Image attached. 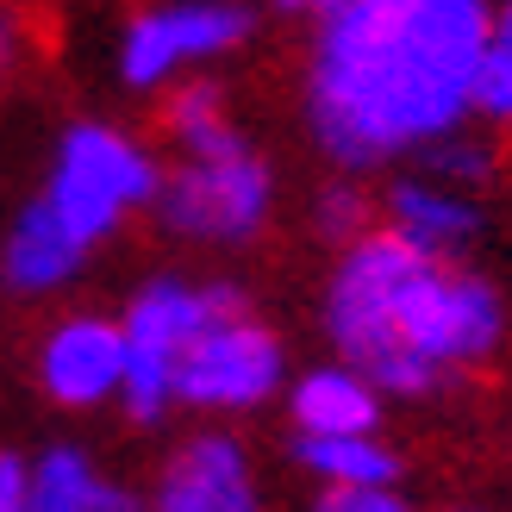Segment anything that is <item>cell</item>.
I'll return each mask as SVG.
<instances>
[{"instance_id": "cell-1", "label": "cell", "mask_w": 512, "mask_h": 512, "mask_svg": "<svg viewBox=\"0 0 512 512\" xmlns=\"http://www.w3.org/2000/svg\"><path fill=\"white\" fill-rule=\"evenodd\" d=\"M494 0H338L313 19L300 125L338 175H388L475 125Z\"/></svg>"}, {"instance_id": "cell-2", "label": "cell", "mask_w": 512, "mask_h": 512, "mask_svg": "<svg viewBox=\"0 0 512 512\" xmlns=\"http://www.w3.org/2000/svg\"><path fill=\"white\" fill-rule=\"evenodd\" d=\"M319 331L331 356L363 369L388 400H438L506 356L512 306L494 275L425 256L375 219L331 256Z\"/></svg>"}, {"instance_id": "cell-3", "label": "cell", "mask_w": 512, "mask_h": 512, "mask_svg": "<svg viewBox=\"0 0 512 512\" xmlns=\"http://www.w3.org/2000/svg\"><path fill=\"white\" fill-rule=\"evenodd\" d=\"M157 138H163V182H157V232L188 250H250L281 213V175L256 144L225 82L182 75L157 94Z\"/></svg>"}, {"instance_id": "cell-4", "label": "cell", "mask_w": 512, "mask_h": 512, "mask_svg": "<svg viewBox=\"0 0 512 512\" xmlns=\"http://www.w3.org/2000/svg\"><path fill=\"white\" fill-rule=\"evenodd\" d=\"M157 182H163V150L138 138L132 125L69 119L50 144L44 182L32 194L82 250H100L157 207Z\"/></svg>"}, {"instance_id": "cell-5", "label": "cell", "mask_w": 512, "mask_h": 512, "mask_svg": "<svg viewBox=\"0 0 512 512\" xmlns=\"http://www.w3.org/2000/svg\"><path fill=\"white\" fill-rule=\"evenodd\" d=\"M288 338L256 313V300L238 288H225L213 306V319L200 325V338L182 356L175 375V413L194 419H250L288 394Z\"/></svg>"}, {"instance_id": "cell-6", "label": "cell", "mask_w": 512, "mask_h": 512, "mask_svg": "<svg viewBox=\"0 0 512 512\" xmlns=\"http://www.w3.org/2000/svg\"><path fill=\"white\" fill-rule=\"evenodd\" d=\"M232 281L225 275H144L132 294H125V388H119V413L138 431H157L175 413V375H182V356L200 338V325L213 319V306L225 300Z\"/></svg>"}, {"instance_id": "cell-7", "label": "cell", "mask_w": 512, "mask_h": 512, "mask_svg": "<svg viewBox=\"0 0 512 512\" xmlns=\"http://www.w3.org/2000/svg\"><path fill=\"white\" fill-rule=\"evenodd\" d=\"M256 38L250 0H150L113 38V75L125 94H163L182 75H207Z\"/></svg>"}, {"instance_id": "cell-8", "label": "cell", "mask_w": 512, "mask_h": 512, "mask_svg": "<svg viewBox=\"0 0 512 512\" xmlns=\"http://www.w3.org/2000/svg\"><path fill=\"white\" fill-rule=\"evenodd\" d=\"M150 512H269L263 469L232 425H200L175 444L144 488Z\"/></svg>"}, {"instance_id": "cell-9", "label": "cell", "mask_w": 512, "mask_h": 512, "mask_svg": "<svg viewBox=\"0 0 512 512\" xmlns=\"http://www.w3.org/2000/svg\"><path fill=\"white\" fill-rule=\"evenodd\" d=\"M32 381L63 413H107L125 388V331L107 313H63L32 344Z\"/></svg>"}, {"instance_id": "cell-10", "label": "cell", "mask_w": 512, "mask_h": 512, "mask_svg": "<svg viewBox=\"0 0 512 512\" xmlns=\"http://www.w3.org/2000/svg\"><path fill=\"white\" fill-rule=\"evenodd\" d=\"M375 219L413 250L444 256V263H469V256L488 244V194L456 188V182H444V175H431L419 163L388 169V182L375 194Z\"/></svg>"}, {"instance_id": "cell-11", "label": "cell", "mask_w": 512, "mask_h": 512, "mask_svg": "<svg viewBox=\"0 0 512 512\" xmlns=\"http://www.w3.org/2000/svg\"><path fill=\"white\" fill-rule=\"evenodd\" d=\"M88 263H94V250L75 244L63 225L44 213L38 194H25L13 207L7 232H0V288H7V294L50 300V294L75 288V281L88 275Z\"/></svg>"}, {"instance_id": "cell-12", "label": "cell", "mask_w": 512, "mask_h": 512, "mask_svg": "<svg viewBox=\"0 0 512 512\" xmlns=\"http://www.w3.org/2000/svg\"><path fill=\"white\" fill-rule=\"evenodd\" d=\"M281 406H288L294 438H356V431H381V419H388V394L338 356L288 375Z\"/></svg>"}, {"instance_id": "cell-13", "label": "cell", "mask_w": 512, "mask_h": 512, "mask_svg": "<svg viewBox=\"0 0 512 512\" xmlns=\"http://www.w3.org/2000/svg\"><path fill=\"white\" fill-rule=\"evenodd\" d=\"M288 456L313 488H400L406 456L381 438V431H356V438H294Z\"/></svg>"}, {"instance_id": "cell-14", "label": "cell", "mask_w": 512, "mask_h": 512, "mask_svg": "<svg viewBox=\"0 0 512 512\" xmlns=\"http://www.w3.org/2000/svg\"><path fill=\"white\" fill-rule=\"evenodd\" d=\"M32 512H94V488H100V469L82 444H50L32 456Z\"/></svg>"}, {"instance_id": "cell-15", "label": "cell", "mask_w": 512, "mask_h": 512, "mask_svg": "<svg viewBox=\"0 0 512 512\" xmlns=\"http://www.w3.org/2000/svg\"><path fill=\"white\" fill-rule=\"evenodd\" d=\"M475 125L512 132V0L488 7V44H481V75H475Z\"/></svg>"}, {"instance_id": "cell-16", "label": "cell", "mask_w": 512, "mask_h": 512, "mask_svg": "<svg viewBox=\"0 0 512 512\" xmlns=\"http://www.w3.org/2000/svg\"><path fill=\"white\" fill-rule=\"evenodd\" d=\"M375 225V194H369V175H338L331 169V182L313 194V238L344 250L350 238H363Z\"/></svg>"}, {"instance_id": "cell-17", "label": "cell", "mask_w": 512, "mask_h": 512, "mask_svg": "<svg viewBox=\"0 0 512 512\" xmlns=\"http://www.w3.org/2000/svg\"><path fill=\"white\" fill-rule=\"evenodd\" d=\"M413 163L431 169V175H444V182H456V188L488 194V188H494V175H500V144H494L488 132H475V125H463V132H450V138H438V144H425Z\"/></svg>"}, {"instance_id": "cell-18", "label": "cell", "mask_w": 512, "mask_h": 512, "mask_svg": "<svg viewBox=\"0 0 512 512\" xmlns=\"http://www.w3.org/2000/svg\"><path fill=\"white\" fill-rule=\"evenodd\" d=\"M306 512H419L406 488H319Z\"/></svg>"}, {"instance_id": "cell-19", "label": "cell", "mask_w": 512, "mask_h": 512, "mask_svg": "<svg viewBox=\"0 0 512 512\" xmlns=\"http://www.w3.org/2000/svg\"><path fill=\"white\" fill-rule=\"evenodd\" d=\"M25 57H32V19H25L13 0H0V82L19 75Z\"/></svg>"}, {"instance_id": "cell-20", "label": "cell", "mask_w": 512, "mask_h": 512, "mask_svg": "<svg viewBox=\"0 0 512 512\" xmlns=\"http://www.w3.org/2000/svg\"><path fill=\"white\" fill-rule=\"evenodd\" d=\"M32 456L25 450H0V512H32Z\"/></svg>"}, {"instance_id": "cell-21", "label": "cell", "mask_w": 512, "mask_h": 512, "mask_svg": "<svg viewBox=\"0 0 512 512\" xmlns=\"http://www.w3.org/2000/svg\"><path fill=\"white\" fill-rule=\"evenodd\" d=\"M94 512H150V500H144V488H132V481L100 475V488H94Z\"/></svg>"}, {"instance_id": "cell-22", "label": "cell", "mask_w": 512, "mask_h": 512, "mask_svg": "<svg viewBox=\"0 0 512 512\" xmlns=\"http://www.w3.org/2000/svg\"><path fill=\"white\" fill-rule=\"evenodd\" d=\"M275 13H288V19H319L325 7H338V0H269Z\"/></svg>"}, {"instance_id": "cell-23", "label": "cell", "mask_w": 512, "mask_h": 512, "mask_svg": "<svg viewBox=\"0 0 512 512\" xmlns=\"http://www.w3.org/2000/svg\"><path fill=\"white\" fill-rule=\"evenodd\" d=\"M456 512H494V506H456Z\"/></svg>"}]
</instances>
